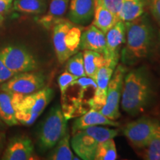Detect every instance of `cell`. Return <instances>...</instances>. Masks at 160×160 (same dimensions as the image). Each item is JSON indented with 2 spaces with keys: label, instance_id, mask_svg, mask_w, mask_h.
Wrapping results in <instances>:
<instances>
[{
  "label": "cell",
  "instance_id": "1",
  "mask_svg": "<svg viewBox=\"0 0 160 160\" xmlns=\"http://www.w3.org/2000/svg\"><path fill=\"white\" fill-rule=\"evenodd\" d=\"M125 42L120 53L121 62L125 66L136 65L154 51L157 31L145 13L133 21L125 22Z\"/></svg>",
  "mask_w": 160,
  "mask_h": 160
},
{
  "label": "cell",
  "instance_id": "2",
  "mask_svg": "<svg viewBox=\"0 0 160 160\" xmlns=\"http://www.w3.org/2000/svg\"><path fill=\"white\" fill-rule=\"evenodd\" d=\"M155 87L149 69L145 65L127 72L122 93V109L132 117L145 112L154 99Z\"/></svg>",
  "mask_w": 160,
  "mask_h": 160
},
{
  "label": "cell",
  "instance_id": "3",
  "mask_svg": "<svg viewBox=\"0 0 160 160\" xmlns=\"http://www.w3.org/2000/svg\"><path fill=\"white\" fill-rule=\"evenodd\" d=\"M16 118L19 124L31 126L43 113L54 95L53 90L45 87L30 94L11 93Z\"/></svg>",
  "mask_w": 160,
  "mask_h": 160
},
{
  "label": "cell",
  "instance_id": "4",
  "mask_svg": "<svg viewBox=\"0 0 160 160\" xmlns=\"http://www.w3.org/2000/svg\"><path fill=\"white\" fill-rule=\"evenodd\" d=\"M83 26L75 25L70 20L62 19L52 28V39L57 59L65 62L79 51Z\"/></svg>",
  "mask_w": 160,
  "mask_h": 160
},
{
  "label": "cell",
  "instance_id": "5",
  "mask_svg": "<svg viewBox=\"0 0 160 160\" xmlns=\"http://www.w3.org/2000/svg\"><path fill=\"white\" fill-rule=\"evenodd\" d=\"M118 133V129L104 126H93L79 130L72 133L71 148L81 159L93 160L99 143L106 139H113Z\"/></svg>",
  "mask_w": 160,
  "mask_h": 160
},
{
  "label": "cell",
  "instance_id": "6",
  "mask_svg": "<svg viewBox=\"0 0 160 160\" xmlns=\"http://www.w3.org/2000/svg\"><path fill=\"white\" fill-rule=\"evenodd\" d=\"M68 132V119L63 114L60 105L52 107L37 133V144L39 151L45 153L54 147Z\"/></svg>",
  "mask_w": 160,
  "mask_h": 160
},
{
  "label": "cell",
  "instance_id": "7",
  "mask_svg": "<svg viewBox=\"0 0 160 160\" xmlns=\"http://www.w3.org/2000/svg\"><path fill=\"white\" fill-rule=\"evenodd\" d=\"M160 129V122L153 118L142 117L128 123L122 133L132 146L143 149Z\"/></svg>",
  "mask_w": 160,
  "mask_h": 160
},
{
  "label": "cell",
  "instance_id": "8",
  "mask_svg": "<svg viewBox=\"0 0 160 160\" xmlns=\"http://www.w3.org/2000/svg\"><path fill=\"white\" fill-rule=\"evenodd\" d=\"M127 71L125 65L118 64L108 83L105 104L99 110L105 117L114 121L120 117L119 104L122 93L124 79Z\"/></svg>",
  "mask_w": 160,
  "mask_h": 160
},
{
  "label": "cell",
  "instance_id": "9",
  "mask_svg": "<svg viewBox=\"0 0 160 160\" xmlns=\"http://www.w3.org/2000/svg\"><path fill=\"white\" fill-rule=\"evenodd\" d=\"M0 58L8 68L17 74L38 69L39 63L37 57L25 48L6 46L0 50Z\"/></svg>",
  "mask_w": 160,
  "mask_h": 160
},
{
  "label": "cell",
  "instance_id": "10",
  "mask_svg": "<svg viewBox=\"0 0 160 160\" xmlns=\"http://www.w3.org/2000/svg\"><path fill=\"white\" fill-rule=\"evenodd\" d=\"M46 77L43 73L36 71L17 73L0 85V91L11 93L30 94L45 87Z\"/></svg>",
  "mask_w": 160,
  "mask_h": 160
},
{
  "label": "cell",
  "instance_id": "11",
  "mask_svg": "<svg viewBox=\"0 0 160 160\" xmlns=\"http://www.w3.org/2000/svg\"><path fill=\"white\" fill-rule=\"evenodd\" d=\"M106 48L104 57L106 60V65L115 70L119 64L120 51L125 42V25L123 21H118L107 33Z\"/></svg>",
  "mask_w": 160,
  "mask_h": 160
},
{
  "label": "cell",
  "instance_id": "12",
  "mask_svg": "<svg viewBox=\"0 0 160 160\" xmlns=\"http://www.w3.org/2000/svg\"><path fill=\"white\" fill-rule=\"evenodd\" d=\"M34 145L32 140L25 135L11 138L3 150L2 160H30L35 159Z\"/></svg>",
  "mask_w": 160,
  "mask_h": 160
},
{
  "label": "cell",
  "instance_id": "13",
  "mask_svg": "<svg viewBox=\"0 0 160 160\" xmlns=\"http://www.w3.org/2000/svg\"><path fill=\"white\" fill-rule=\"evenodd\" d=\"M95 0H70L68 20L75 25L85 26L93 20Z\"/></svg>",
  "mask_w": 160,
  "mask_h": 160
},
{
  "label": "cell",
  "instance_id": "14",
  "mask_svg": "<svg viewBox=\"0 0 160 160\" xmlns=\"http://www.w3.org/2000/svg\"><path fill=\"white\" fill-rule=\"evenodd\" d=\"M93 126H111L114 128L119 127V124L105 117L99 111L91 108L74 120L72 125V133Z\"/></svg>",
  "mask_w": 160,
  "mask_h": 160
},
{
  "label": "cell",
  "instance_id": "15",
  "mask_svg": "<svg viewBox=\"0 0 160 160\" xmlns=\"http://www.w3.org/2000/svg\"><path fill=\"white\" fill-rule=\"evenodd\" d=\"M106 48L105 33L93 25L84 29L80 39L79 50L93 51L104 54Z\"/></svg>",
  "mask_w": 160,
  "mask_h": 160
},
{
  "label": "cell",
  "instance_id": "16",
  "mask_svg": "<svg viewBox=\"0 0 160 160\" xmlns=\"http://www.w3.org/2000/svg\"><path fill=\"white\" fill-rule=\"evenodd\" d=\"M113 71V68L106 65L99 69L96 79L97 88L91 103V108L99 111L105 104L108 87Z\"/></svg>",
  "mask_w": 160,
  "mask_h": 160
},
{
  "label": "cell",
  "instance_id": "17",
  "mask_svg": "<svg viewBox=\"0 0 160 160\" xmlns=\"http://www.w3.org/2000/svg\"><path fill=\"white\" fill-rule=\"evenodd\" d=\"M69 2L70 0H51L48 11L38 19V23L46 29H52L58 22L64 19Z\"/></svg>",
  "mask_w": 160,
  "mask_h": 160
},
{
  "label": "cell",
  "instance_id": "18",
  "mask_svg": "<svg viewBox=\"0 0 160 160\" xmlns=\"http://www.w3.org/2000/svg\"><path fill=\"white\" fill-rule=\"evenodd\" d=\"M118 21L119 19L105 7L102 0H95L92 25L106 33Z\"/></svg>",
  "mask_w": 160,
  "mask_h": 160
},
{
  "label": "cell",
  "instance_id": "19",
  "mask_svg": "<svg viewBox=\"0 0 160 160\" xmlns=\"http://www.w3.org/2000/svg\"><path fill=\"white\" fill-rule=\"evenodd\" d=\"M147 0H123L120 10L119 20L125 22L133 21L145 13Z\"/></svg>",
  "mask_w": 160,
  "mask_h": 160
},
{
  "label": "cell",
  "instance_id": "20",
  "mask_svg": "<svg viewBox=\"0 0 160 160\" xmlns=\"http://www.w3.org/2000/svg\"><path fill=\"white\" fill-rule=\"evenodd\" d=\"M83 61L86 77H91L96 81L99 69L106 65L104 55L93 51H84Z\"/></svg>",
  "mask_w": 160,
  "mask_h": 160
},
{
  "label": "cell",
  "instance_id": "21",
  "mask_svg": "<svg viewBox=\"0 0 160 160\" xmlns=\"http://www.w3.org/2000/svg\"><path fill=\"white\" fill-rule=\"evenodd\" d=\"M0 119L8 126L20 125L16 118L12 94L9 92L0 91Z\"/></svg>",
  "mask_w": 160,
  "mask_h": 160
},
{
  "label": "cell",
  "instance_id": "22",
  "mask_svg": "<svg viewBox=\"0 0 160 160\" xmlns=\"http://www.w3.org/2000/svg\"><path fill=\"white\" fill-rule=\"evenodd\" d=\"M13 9L25 14H44L48 8V0H13Z\"/></svg>",
  "mask_w": 160,
  "mask_h": 160
},
{
  "label": "cell",
  "instance_id": "23",
  "mask_svg": "<svg viewBox=\"0 0 160 160\" xmlns=\"http://www.w3.org/2000/svg\"><path fill=\"white\" fill-rule=\"evenodd\" d=\"M73 157L74 155L71 146V137L68 131L54 147L50 150L47 159L50 160H72Z\"/></svg>",
  "mask_w": 160,
  "mask_h": 160
},
{
  "label": "cell",
  "instance_id": "24",
  "mask_svg": "<svg viewBox=\"0 0 160 160\" xmlns=\"http://www.w3.org/2000/svg\"><path fill=\"white\" fill-rule=\"evenodd\" d=\"M117 159V151L113 139H106L98 145L94 160H115Z\"/></svg>",
  "mask_w": 160,
  "mask_h": 160
},
{
  "label": "cell",
  "instance_id": "25",
  "mask_svg": "<svg viewBox=\"0 0 160 160\" xmlns=\"http://www.w3.org/2000/svg\"><path fill=\"white\" fill-rule=\"evenodd\" d=\"M66 63L65 71H68L77 78L86 77L84 68L83 52H77L74 55L69 58Z\"/></svg>",
  "mask_w": 160,
  "mask_h": 160
},
{
  "label": "cell",
  "instance_id": "26",
  "mask_svg": "<svg viewBox=\"0 0 160 160\" xmlns=\"http://www.w3.org/2000/svg\"><path fill=\"white\" fill-rule=\"evenodd\" d=\"M143 149L145 159L160 160V129Z\"/></svg>",
  "mask_w": 160,
  "mask_h": 160
},
{
  "label": "cell",
  "instance_id": "27",
  "mask_svg": "<svg viewBox=\"0 0 160 160\" xmlns=\"http://www.w3.org/2000/svg\"><path fill=\"white\" fill-rule=\"evenodd\" d=\"M78 79L77 77L70 73L68 71H64L58 78V85H59L60 92H61V97L65 93L66 91L71 85V84Z\"/></svg>",
  "mask_w": 160,
  "mask_h": 160
},
{
  "label": "cell",
  "instance_id": "28",
  "mask_svg": "<svg viewBox=\"0 0 160 160\" xmlns=\"http://www.w3.org/2000/svg\"><path fill=\"white\" fill-rule=\"evenodd\" d=\"M102 1L105 7L119 19V14L122 5L123 0H102Z\"/></svg>",
  "mask_w": 160,
  "mask_h": 160
},
{
  "label": "cell",
  "instance_id": "29",
  "mask_svg": "<svg viewBox=\"0 0 160 160\" xmlns=\"http://www.w3.org/2000/svg\"><path fill=\"white\" fill-rule=\"evenodd\" d=\"M151 14L160 26V0H147Z\"/></svg>",
  "mask_w": 160,
  "mask_h": 160
},
{
  "label": "cell",
  "instance_id": "30",
  "mask_svg": "<svg viewBox=\"0 0 160 160\" xmlns=\"http://www.w3.org/2000/svg\"><path fill=\"white\" fill-rule=\"evenodd\" d=\"M15 74L14 72L11 71L0 58V85L7 82Z\"/></svg>",
  "mask_w": 160,
  "mask_h": 160
},
{
  "label": "cell",
  "instance_id": "31",
  "mask_svg": "<svg viewBox=\"0 0 160 160\" xmlns=\"http://www.w3.org/2000/svg\"><path fill=\"white\" fill-rule=\"evenodd\" d=\"M13 0H0V14H5L12 7Z\"/></svg>",
  "mask_w": 160,
  "mask_h": 160
},
{
  "label": "cell",
  "instance_id": "32",
  "mask_svg": "<svg viewBox=\"0 0 160 160\" xmlns=\"http://www.w3.org/2000/svg\"><path fill=\"white\" fill-rule=\"evenodd\" d=\"M6 142V136L4 132H0V155L2 153Z\"/></svg>",
  "mask_w": 160,
  "mask_h": 160
},
{
  "label": "cell",
  "instance_id": "33",
  "mask_svg": "<svg viewBox=\"0 0 160 160\" xmlns=\"http://www.w3.org/2000/svg\"><path fill=\"white\" fill-rule=\"evenodd\" d=\"M4 21H5V17H4V14H0V27H1Z\"/></svg>",
  "mask_w": 160,
  "mask_h": 160
},
{
  "label": "cell",
  "instance_id": "34",
  "mask_svg": "<svg viewBox=\"0 0 160 160\" xmlns=\"http://www.w3.org/2000/svg\"><path fill=\"white\" fill-rule=\"evenodd\" d=\"M4 124H5V123H4L1 120V119H0V127H2V126H3Z\"/></svg>",
  "mask_w": 160,
  "mask_h": 160
}]
</instances>
